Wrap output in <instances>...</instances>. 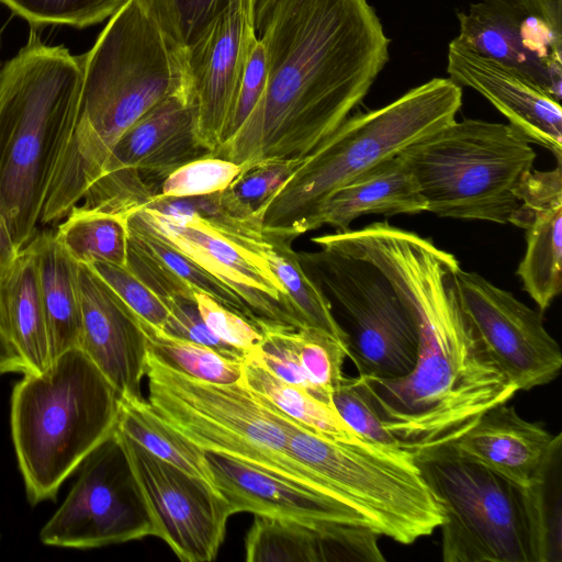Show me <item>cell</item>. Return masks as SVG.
<instances>
[{
    "mask_svg": "<svg viewBox=\"0 0 562 562\" xmlns=\"http://www.w3.org/2000/svg\"><path fill=\"white\" fill-rule=\"evenodd\" d=\"M331 403L342 420L361 438L400 447L395 437L382 425L360 375H344L331 392Z\"/></svg>",
    "mask_w": 562,
    "mask_h": 562,
    "instance_id": "cell-40",
    "label": "cell"
},
{
    "mask_svg": "<svg viewBox=\"0 0 562 562\" xmlns=\"http://www.w3.org/2000/svg\"><path fill=\"white\" fill-rule=\"evenodd\" d=\"M81 312L79 349L121 397L142 398L146 340L139 317L88 265L77 263Z\"/></svg>",
    "mask_w": 562,
    "mask_h": 562,
    "instance_id": "cell-17",
    "label": "cell"
},
{
    "mask_svg": "<svg viewBox=\"0 0 562 562\" xmlns=\"http://www.w3.org/2000/svg\"><path fill=\"white\" fill-rule=\"evenodd\" d=\"M561 451L562 435L559 432L554 435L540 469L524 486L535 562L562 560Z\"/></svg>",
    "mask_w": 562,
    "mask_h": 562,
    "instance_id": "cell-32",
    "label": "cell"
},
{
    "mask_svg": "<svg viewBox=\"0 0 562 562\" xmlns=\"http://www.w3.org/2000/svg\"><path fill=\"white\" fill-rule=\"evenodd\" d=\"M447 72L460 87L488 100L529 143L562 162V109L559 101L516 69L485 57L456 37L448 45Z\"/></svg>",
    "mask_w": 562,
    "mask_h": 562,
    "instance_id": "cell-19",
    "label": "cell"
},
{
    "mask_svg": "<svg viewBox=\"0 0 562 562\" xmlns=\"http://www.w3.org/2000/svg\"><path fill=\"white\" fill-rule=\"evenodd\" d=\"M553 439L541 424L524 419L505 403L487 411L451 446L459 454L524 487L540 469Z\"/></svg>",
    "mask_w": 562,
    "mask_h": 562,
    "instance_id": "cell-23",
    "label": "cell"
},
{
    "mask_svg": "<svg viewBox=\"0 0 562 562\" xmlns=\"http://www.w3.org/2000/svg\"><path fill=\"white\" fill-rule=\"evenodd\" d=\"M205 458L214 485L233 514L246 512L316 527L370 529L355 512L304 485L225 454L205 451Z\"/></svg>",
    "mask_w": 562,
    "mask_h": 562,
    "instance_id": "cell-20",
    "label": "cell"
},
{
    "mask_svg": "<svg viewBox=\"0 0 562 562\" xmlns=\"http://www.w3.org/2000/svg\"><path fill=\"white\" fill-rule=\"evenodd\" d=\"M515 194L519 205L508 224L524 228L527 241L517 276L543 313L562 290V162L527 171Z\"/></svg>",
    "mask_w": 562,
    "mask_h": 562,
    "instance_id": "cell-21",
    "label": "cell"
},
{
    "mask_svg": "<svg viewBox=\"0 0 562 562\" xmlns=\"http://www.w3.org/2000/svg\"><path fill=\"white\" fill-rule=\"evenodd\" d=\"M147 536H155L154 525L115 428L82 461L40 539L46 546L90 549Z\"/></svg>",
    "mask_w": 562,
    "mask_h": 562,
    "instance_id": "cell-11",
    "label": "cell"
},
{
    "mask_svg": "<svg viewBox=\"0 0 562 562\" xmlns=\"http://www.w3.org/2000/svg\"><path fill=\"white\" fill-rule=\"evenodd\" d=\"M177 49L192 44L207 25L231 3L255 0H138Z\"/></svg>",
    "mask_w": 562,
    "mask_h": 562,
    "instance_id": "cell-35",
    "label": "cell"
},
{
    "mask_svg": "<svg viewBox=\"0 0 562 562\" xmlns=\"http://www.w3.org/2000/svg\"><path fill=\"white\" fill-rule=\"evenodd\" d=\"M145 374L154 411L204 451L245 461L345 505L291 453L288 415L241 381L198 380L167 368L149 352Z\"/></svg>",
    "mask_w": 562,
    "mask_h": 562,
    "instance_id": "cell-7",
    "label": "cell"
},
{
    "mask_svg": "<svg viewBox=\"0 0 562 562\" xmlns=\"http://www.w3.org/2000/svg\"><path fill=\"white\" fill-rule=\"evenodd\" d=\"M294 340L300 364L310 382L331 395L344 376L348 349L330 335L311 327L295 328Z\"/></svg>",
    "mask_w": 562,
    "mask_h": 562,
    "instance_id": "cell-38",
    "label": "cell"
},
{
    "mask_svg": "<svg viewBox=\"0 0 562 562\" xmlns=\"http://www.w3.org/2000/svg\"><path fill=\"white\" fill-rule=\"evenodd\" d=\"M458 285L463 307L486 350L518 391L553 381L562 352L536 311L481 274L462 269Z\"/></svg>",
    "mask_w": 562,
    "mask_h": 562,
    "instance_id": "cell-13",
    "label": "cell"
},
{
    "mask_svg": "<svg viewBox=\"0 0 562 562\" xmlns=\"http://www.w3.org/2000/svg\"><path fill=\"white\" fill-rule=\"evenodd\" d=\"M56 240L77 263L95 261L127 266L126 216L75 205L59 222Z\"/></svg>",
    "mask_w": 562,
    "mask_h": 562,
    "instance_id": "cell-31",
    "label": "cell"
},
{
    "mask_svg": "<svg viewBox=\"0 0 562 562\" xmlns=\"http://www.w3.org/2000/svg\"><path fill=\"white\" fill-rule=\"evenodd\" d=\"M333 248L374 265L413 312L418 352L398 379L360 375L375 412L401 448L453 443L487 411L518 392L495 363L460 297L458 259L414 232L374 222L336 232Z\"/></svg>",
    "mask_w": 562,
    "mask_h": 562,
    "instance_id": "cell-1",
    "label": "cell"
},
{
    "mask_svg": "<svg viewBox=\"0 0 562 562\" xmlns=\"http://www.w3.org/2000/svg\"><path fill=\"white\" fill-rule=\"evenodd\" d=\"M20 251L13 243L7 220L0 207V273L12 263Z\"/></svg>",
    "mask_w": 562,
    "mask_h": 562,
    "instance_id": "cell-47",
    "label": "cell"
},
{
    "mask_svg": "<svg viewBox=\"0 0 562 562\" xmlns=\"http://www.w3.org/2000/svg\"><path fill=\"white\" fill-rule=\"evenodd\" d=\"M168 318L162 331L169 336L210 347L232 359L245 361L248 353L221 340L204 323L193 297H167L162 300Z\"/></svg>",
    "mask_w": 562,
    "mask_h": 562,
    "instance_id": "cell-43",
    "label": "cell"
},
{
    "mask_svg": "<svg viewBox=\"0 0 562 562\" xmlns=\"http://www.w3.org/2000/svg\"><path fill=\"white\" fill-rule=\"evenodd\" d=\"M128 0H0L30 27L68 25L83 29L111 18Z\"/></svg>",
    "mask_w": 562,
    "mask_h": 562,
    "instance_id": "cell-37",
    "label": "cell"
},
{
    "mask_svg": "<svg viewBox=\"0 0 562 562\" xmlns=\"http://www.w3.org/2000/svg\"><path fill=\"white\" fill-rule=\"evenodd\" d=\"M126 267L161 300L194 299L193 290H200L255 325L261 319L238 293L149 231L133 212L126 215Z\"/></svg>",
    "mask_w": 562,
    "mask_h": 562,
    "instance_id": "cell-24",
    "label": "cell"
},
{
    "mask_svg": "<svg viewBox=\"0 0 562 562\" xmlns=\"http://www.w3.org/2000/svg\"><path fill=\"white\" fill-rule=\"evenodd\" d=\"M143 322L162 330L168 310L164 301L127 267L95 261L88 265Z\"/></svg>",
    "mask_w": 562,
    "mask_h": 562,
    "instance_id": "cell-41",
    "label": "cell"
},
{
    "mask_svg": "<svg viewBox=\"0 0 562 562\" xmlns=\"http://www.w3.org/2000/svg\"><path fill=\"white\" fill-rule=\"evenodd\" d=\"M297 252L311 278L344 311L348 357L360 375L398 379L408 374L418 352V329L413 312L389 279L371 262L318 246Z\"/></svg>",
    "mask_w": 562,
    "mask_h": 562,
    "instance_id": "cell-10",
    "label": "cell"
},
{
    "mask_svg": "<svg viewBox=\"0 0 562 562\" xmlns=\"http://www.w3.org/2000/svg\"><path fill=\"white\" fill-rule=\"evenodd\" d=\"M527 12L539 20L562 41V0H517Z\"/></svg>",
    "mask_w": 562,
    "mask_h": 562,
    "instance_id": "cell-46",
    "label": "cell"
},
{
    "mask_svg": "<svg viewBox=\"0 0 562 562\" xmlns=\"http://www.w3.org/2000/svg\"><path fill=\"white\" fill-rule=\"evenodd\" d=\"M133 213L149 231L238 293L259 318L301 328L265 255L196 221L170 217L148 207Z\"/></svg>",
    "mask_w": 562,
    "mask_h": 562,
    "instance_id": "cell-15",
    "label": "cell"
},
{
    "mask_svg": "<svg viewBox=\"0 0 562 562\" xmlns=\"http://www.w3.org/2000/svg\"><path fill=\"white\" fill-rule=\"evenodd\" d=\"M116 428L155 457L215 487L205 451L164 420L144 397H121Z\"/></svg>",
    "mask_w": 562,
    "mask_h": 562,
    "instance_id": "cell-30",
    "label": "cell"
},
{
    "mask_svg": "<svg viewBox=\"0 0 562 562\" xmlns=\"http://www.w3.org/2000/svg\"><path fill=\"white\" fill-rule=\"evenodd\" d=\"M80 61L77 112L59 131L48 162L43 224L58 223L79 204L121 136L184 86L179 49L138 0L110 18Z\"/></svg>",
    "mask_w": 562,
    "mask_h": 562,
    "instance_id": "cell-3",
    "label": "cell"
},
{
    "mask_svg": "<svg viewBox=\"0 0 562 562\" xmlns=\"http://www.w3.org/2000/svg\"><path fill=\"white\" fill-rule=\"evenodd\" d=\"M457 15L460 43L516 69L561 101L562 41L517 0H480Z\"/></svg>",
    "mask_w": 562,
    "mask_h": 562,
    "instance_id": "cell-16",
    "label": "cell"
},
{
    "mask_svg": "<svg viewBox=\"0 0 562 562\" xmlns=\"http://www.w3.org/2000/svg\"><path fill=\"white\" fill-rule=\"evenodd\" d=\"M274 2L276 0H255L254 16L256 31L260 32L262 24Z\"/></svg>",
    "mask_w": 562,
    "mask_h": 562,
    "instance_id": "cell-49",
    "label": "cell"
},
{
    "mask_svg": "<svg viewBox=\"0 0 562 562\" xmlns=\"http://www.w3.org/2000/svg\"><path fill=\"white\" fill-rule=\"evenodd\" d=\"M302 159L263 160L243 168L228 189L244 206L263 217L266 205L293 175Z\"/></svg>",
    "mask_w": 562,
    "mask_h": 562,
    "instance_id": "cell-42",
    "label": "cell"
},
{
    "mask_svg": "<svg viewBox=\"0 0 562 562\" xmlns=\"http://www.w3.org/2000/svg\"><path fill=\"white\" fill-rule=\"evenodd\" d=\"M0 338L18 355L24 373H41L52 363L37 269L25 247L0 273Z\"/></svg>",
    "mask_w": 562,
    "mask_h": 562,
    "instance_id": "cell-26",
    "label": "cell"
},
{
    "mask_svg": "<svg viewBox=\"0 0 562 562\" xmlns=\"http://www.w3.org/2000/svg\"><path fill=\"white\" fill-rule=\"evenodd\" d=\"M240 381L289 417L323 436L345 441L361 438L342 420L333 405L280 380L258 364L244 361Z\"/></svg>",
    "mask_w": 562,
    "mask_h": 562,
    "instance_id": "cell-33",
    "label": "cell"
},
{
    "mask_svg": "<svg viewBox=\"0 0 562 562\" xmlns=\"http://www.w3.org/2000/svg\"><path fill=\"white\" fill-rule=\"evenodd\" d=\"M462 87L432 78L391 103L348 116L277 191L263 212L266 236L294 240L311 231L319 206L335 191L456 120Z\"/></svg>",
    "mask_w": 562,
    "mask_h": 562,
    "instance_id": "cell-5",
    "label": "cell"
},
{
    "mask_svg": "<svg viewBox=\"0 0 562 562\" xmlns=\"http://www.w3.org/2000/svg\"><path fill=\"white\" fill-rule=\"evenodd\" d=\"M144 207L170 217L196 221L237 245L263 255L267 243L262 215L244 206L228 188L191 198L156 195Z\"/></svg>",
    "mask_w": 562,
    "mask_h": 562,
    "instance_id": "cell-28",
    "label": "cell"
},
{
    "mask_svg": "<svg viewBox=\"0 0 562 562\" xmlns=\"http://www.w3.org/2000/svg\"><path fill=\"white\" fill-rule=\"evenodd\" d=\"M260 33L263 93L212 155L243 168L307 156L362 102L390 59L391 40L369 0H276Z\"/></svg>",
    "mask_w": 562,
    "mask_h": 562,
    "instance_id": "cell-2",
    "label": "cell"
},
{
    "mask_svg": "<svg viewBox=\"0 0 562 562\" xmlns=\"http://www.w3.org/2000/svg\"><path fill=\"white\" fill-rule=\"evenodd\" d=\"M414 454L443 509L445 562H535L524 487L451 445Z\"/></svg>",
    "mask_w": 562,
    "mask_h": 562,
    "instance_id": "cell-9",
    "label": "cell"
},
{
    "mask_svg": "<svg viewBox=\"0 0 562 562\" xmlns=\"http://www.w3.org/2000/svg\"><path fill=\"white\" fill-rule=\"evenodd\" d=\"M378 536L367 528L316 527L255 515L245 539L248 562L385 561Z\"/></svg>",
    "mask_w": 562,
    "mask_h": 562,
    "instance_id": "cell-22",
    "label": "cell"
},
{
    "mask_svg": "<svg viewBox=\"0 0 562 562\" xmlns=\"http://www.w3.org/2000/svg\"><path fill=\"white\" fill-rule=\"evenodd\" d=\"M256 37L254 7L235 1L179 49L184 85L195 105L196 138L211 155L222 143Z\"/></svg>",
    "mask_w": 562,
    "mask_h": 562,
    "instance_id": "cell-14",
    "label": "cell"
},
{
    "mask_svg": "<svg viewBox=\"0 0 562 562\" xmlns=\"http://www.w3.org/2000/svg\"><path fill=\"white\" fill-rule=\"evenodd\" d=\"M116 431L148 507L155 536L181 561H212L233 515L225 498L204 480L155 457Z\"/></svg>",
    "mask_w": 562,
    "mask_h": 562,
    "instance_id": "cell-12",
    "label": "cell"
},
{
    "mask_svg": "<svg viewBox=\"0 0 562 562\" xmlns=\"http://www.w3.org/2000/svg\"><path fill=\"white\" fill-rule=\"evenodd\" d=\"M256 326L263 340L245 361L258 364L280 380L333 405L331 395L312 384L300 364L294 340L295 328L299 327L268 319H258Z\"/></svg>",
    "mask_w": 562,
    "mask_h": 562,
    "instance_id": "cell-36",
    "label": "cell"
},
{
    "mask_svg": "<svg viewBox=\"0 0 562 562\" xmlns=\"http://www.w3.org/2000/svg\"><path fill=\"white\" fill-rule=\"evenodd\" d=\"M38 30L0 68V207L19 250L37 234L49 157L82 79L80 56Z\"/></svg>",
    "mask_w": 562,
    "mask_h": 562,
    "instance_id": "cell-4",
    "label": "cell"
},
{
    "mask_svg": "<svg viewBox=\"0 0 562 562\" xmlns=\"http://www.w3.org/2000/svg\"><path fill=\"white\" fill-rule=\"evenodd\" d=\"M427 211L440 217L508 224L515 192L537 154L510 124L457 119L400 153Z\"/></svg>",
    "mask_w": 562,
    "mask_h": 562,
    "instance_id": "cell-8",
    "label": "cell"
},
{
    "mask_svg": "<svg viewBox=\"0 0 562 562\" xmlns=\"http://www.w3.org/2000/svg\"><path fill=\"white\" fill-rule=\"evenodd\" d=\"M121 395L79 348L41 373H24L11 395V434L27 499H55L60 485L117 425Z\"/></svg>",
    "mask_w": 562,
    "mask_h": 562,
    "instance_id": "cell-6",
    "label": "cell"
},
{
    "mask_svg": "<svg viewBox=\"0 0 562 562\" xmlns=\"http://www.w3.org/2000/svg\"><path fill=\"white\" fill-rule=\"evenodd\" d=\"M147 352L161 364L184 375L210 383L231 384L241 380L243 361L216 350L167 335L143 322Z\"/></svg>",
    "mask_w": 562,
    "mask_h": 562,
    "instance_id": "cell-34",
    "label": "cell"
},
{
    "mask_svg": "<svg viewBox=\"0 0 562 562\" xmlns=\"http://www.w3.org/2000/svg\"><path fill=\"white\" fill-rule=\"evenodd\" d=\"M263 255L284 288L289 307L300 327L322 330L348 349L347 331L334 316L330 301L323 289L303 268L292 240L266 236Z\"/></svg>",
    "mask_w": 562,
    "mask_h": 562,
    "instance_id": "cell-29",
    "label": "cell"
},
{
    "mask_svg": "<svg viewBox=\"0 0 562 562\" xmlns=\"http://www.w3.org/2000/svg\"><path fill=\"white\" fill-rule=\"evenodd\" d=\"M8 372L25 370L18 355L0 338V375Z\"/></svg>",
    "mask_w": 562,
    "mask_h": 562,
    "instance_id": "cell-48",
    "label": "cell"
},
{
    "mask_svg": "<svg viewBox=\"0 0 562 562\" xmlns=\"http://www.w3.org/2000/svg\"><path fill=\"white\" fill-rule=\"evenodd\" d=\"M193 295L204 323L221 340L247 353L261 345L263 335L255 324L200 290Z\"/></svg>",
    "mask_w": 562,
    "mask_h": 562,
    "instance_id": "cell-44",
    "label": "cell"
},
{
    "mask_svg": "<svg viewBox=\"0 0 562 562\" xmlns=\"http://www.w3.org/2000/svg\"><path fill=\"white\" fill-rule=\"evenodd\" d=\"M243 166L231 160L204 156L172 171L161 182L159 196L191 198L222 191L241 172Z\"/></svg>",
    "mask_w": 562,
    "mask_h": 562,
    "instance_id": "cell-39",
    "label": "cell"
},
{
    "mask_svg": "<svg viewBox=\"0 0 562 562\" xmlns=\"http://www.w3.org/2000/svg\"><path fill=\"white\" fill-rule=\"evenodd\" d=\"M266 78V50L261 40L256 37L249 50L241 81L223 132L221 145L229 140L246 122L263 93Z\"/></svg>",
    "mask_w": 562,
    "mask_h": 562,
    "instance_id": "cell-45",
    "label": "cell"
},
{
    "mask_svg": "<svg viewBox=\"0 0 562 562\" xmlns=\"http://www.w3.org/2000/svg\"><path fill=\"white\" fill-rule=\"evenodd\" d=\"M195 105L186 85L136 123L113 147L100 178L108 173L144 181L158 194L161 182L180 166L211 153L196 138Z\"/></svg>",
    "mask_w": 562,
    "mask_h": 562,
    "instance_id": "cell-18",
    "label": "cell"
},
{
    "mask_svg": "<svg viewBox=\"0 0 562 562\" xmlns=\"http://www.w3.org/2000/svg\"><path fill=\"white\" fill-rule=\"evenodd\" d=\"M25 248L33 256L46 322L52 361L79 348L81 312L77 289V262L60 247L52 232L37 233Z\"/></svg>",
    "mask_w": 562,
    "mask_h": 562,
    "instance_id": "cell-27",
    "label": "cell"
},
{
    "mask_svg": "<svg viewBox=\"0 0 562 562\" xmlns=\"http://www.w3.org/2000/svg\"><path fill=\"white\" fill-rule=\"evenodd\" d=\"M427 211V203L409 167L397 154L389 157L330 194L319 206L311 231L328 225L349 229L363 215L394 216Z\"/></svg>",
    "mask_w": 562,
    "mask_h": 562,
    "instance_id": "cell-25",
    "label": "cell"
}]
</instances>
